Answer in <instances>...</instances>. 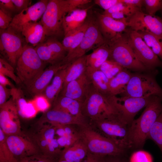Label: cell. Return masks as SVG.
Masks as SVG:
<instances>
[{"mask_svg":"<svg viewBox=\"0 0 162 162\" xmlns=\"http://www.w3.org/2000/svg\"><path fill=\"white\" fill-rule=\"evenodd\" d=\"M162 112V100L152 95L150 100L140 116L134 119L129 128L130 148L143 147L154 123Z\"/></svg>","mask_w":162,"mask_h":162,"instance_id":"cell-1","label":"cell"},{"mask_svg":"<svg viewBox=\"0 0 162 162\" xmlns=\"http://www.w3.org/2000/svg\"><path fill=\"white\" fill-rule=\"evenodd\" d=\"M82 111L83 115L92 122L118 116L122 117L117 97L98 92L92 84L82 103Z\"/></svg>","mask_w":162,"mask_h":162,"instance_id":"cell-2","label":"cell"},{"mask_svg":"<svg viewBox=\"0 0 162 162\" xmlns=\"http://www.w3.org/2000/svg\"><path fill=\"white\" fill-rule=\"evenodd\" d=\"M125 31L118 34L110 40L105 41L110 50L108 59L116 62L124 68L135 72L149 71L136 56Z\"/></svg>","mask_w":162,"mask_h":162,"instance_id":"cell-3","label":"cell"},{"mask_svg":"<svg viewBox=\"0 0 162 162\" xmlns=\"http://www.w3.org/2000/svg\"><path fill=\"white\" fill-rule=\"evenodd\" d=\"M79 127L78 132L80 139L86 147L88 152L102 156L122 157L127 151L93 129L88 124Z\"/></svg>","mask_w":162,"mask_h":162,"instance_id":"cell-4","label":"cell"},{"mask_svg":"<svg viewBox=\"0 0 162 162\" xmlns=\"http://www.w3.org/2000/svg\"><path fill=\"white\" fill-rule=\"evenodd\" d=\"M45 64L39 58L34 47L24 45L16 66L21 82L27 88L29 87L44 70Z\"/></svg>","mask_w":162,"mask_h":162,"instance_id":"cell-5","label":"cell"},{"mask_svg":"<svg viewBox=\"0 0 162 162\" xmlns=\"http://www.w3.org/2000/svg\"><path fill=\"white\" fill-rule=\"evenodd\" d=\"M156 70L132 73L130 80L121 96L145 98L156 95L162 100V88L155 77Z\"/></svg>","mask_w":162,"mask_h":162,"instance_id":"cell-6","label":"cell"},{"mask_svg":"<svg viewBox=\"0 0 162 162\" xmlns=\"http://www.w3.org/2000/svg\"><path fill=\"white\" fill-rule=\"evenodd\" d=\"M73 10L69 0H48L40 21L46 36L56 37L64 34V18Z\"/></svg>","mask_w":162,"mask_h":162,"instance_id":"cell-7","label":"cell"},{"mask_svg":"<svg viewBox=\"0 0 162 162\" xmlns=\"http://www.w3.org/2000/svg\"><path fill=\"white\" fill-rule=\"evenodd\" d=\"M102 134L126 151L130 149L129 125L121 116L92 122Z\"/></svg>","mask_w":162,"mask_h":162,"instance_id":"cell-8","label":"cell"},{"mask_svg":"<svg viewBox=\"0 0 162 162\" xmlns=\"http://www.w3.org/2000/svg\"><path fill=\"white\" fill-rule=\"evenodd\" d=\"M128 40L136 56L150 71L162 67V62L147 45L140 34L130 28L125 31Z\"/></svg>","mask_w":162,"mask_h":162,"instance_id":"cell-9","label":"cell"},{"mask_svg":"<svg viewBox=\"0 0 162 162\" xmlns=\"http://www.w3.org/2000/svg\"><path fill=\"white\" fill-rule=\"evenodd\" d=\"M96 19H90L89 26L79 46L64 61L68 64L85 55L88 51L94 50L105 43Z\"/></svg>","mask_w":162,"mask_h":162,"instance_id":"cell-10","label":"cell"},{"mask_svg":"<svg viewBox=\"0 0 162 162\" xmlns=\"http://www.w3.org/2000/svg\"><path fill=\"white\" fill-rule=\"evenodd\" d=\"M19 33L9 27L0 30V49L8 62L13 67L21 54L24 46L22 38Z\"/></svg>","mask_w":162,"mask_h":162,"instance_id":"cell-11","label":"cell"},{"mask_svg":"<svg viewBox=\"0 0 162 162\" xmlns=\"http://www.w3.org/2000/svg\"><path fill=\"white\" fill-rule=\"evenodd\" d=\"M34 48L42 61L51 65L64 62L67 54L62 44L55 37H49Z\"/></svg>","mask_w":162,"mask_h":162,"instance_id":"cell-12","label":"cell"},{"mask_svg":"<svg viewBox=\"0 0 162 162\" xmlns=\"http://www.w3.org/2000/svg\"><path fill=\"white\" fill-rule=\"evenodd\" d=\"M19 115L12 98L0 106V128L6 136L22 134Z\"/></svg>","mask_w":162,"mask_h":162,"instance_id":"cell-13","label":"cell"},{"mask_svg":"<svg viewBox=\"0 0 162 162\" xmlns=\"http://www.w3.org/2000/svg\"><path fill=\"white\" fill-rule=\"evenodd\" d=\"M127 27L137 32H149L162 37V19L154 15L138 11L128 18Z\"/></svg>","mask_w":162,"mask_h":162,"instance_id":"cell-14","label":"cell"},{"mask_svg":"<svg viewBox=\"0 0 162 162\" xmlns=\"http://www.w3.org/2000/svg\"><path fill=\"white\" fill-rule=\"evenodd\" d=\"M48 0H41L16 14L9 27L21 33L23 26L31 22H36L41 18L46 9Z\"/></svg>","mask_w":162,"mask_h":162,"instance_id":"cell-15","label":"cell"},{"mask_svg":"<svg viewBox=\"0 0 162 162\" xmlns=\"http://www.w3.org/2000/svg\"><path fill=\"white\" fill-rule=\"evenodd\" d=\"M6 141L9 148L18 160L41 153L32 139L22 134L6 136Z\"/></svg>","mask_w":162,"mask_h":162,"instance_id":"cell-16","label":"cell"},{"mask_svg":"<svg viewBox=\"0 0 162 162\" xmlns=\"http://www.w3.org/2000/svg\"><path fill=\"white\" fill-rule=\"evenodd\" d=\"M48 123L55 126L58 125H75L79 127L88 124L82 120L64 111L52 108L45 111L36 122L38 125Z\"/></svg>","mask_w":162,"mask_h":162,"instance_id":"cell-17","label":"cell"},{"mask_svg":"<svg viewBox=\"0 0 162 162\" xmlns=\"http://www.w3.org/2000/svg\"><path fill=\"white\" fill-rule=\"evenodd\" d=\"M152 96L145 98L117 97L118 107L122 118L130 125L138 112L148 104Z\"/></svg>","mask_w":162,"mask_h":162,"instance_id":"cell-18","label":"cell"},{"mask_svg":"<svg viewBox=\"0 0 162 162\" xmlns=\"http://www.w3.org/2000/svg\"><path fill=\"white\" fill-rule=\"evenodd\" d=\"M95 13L100 31L105 41L113 38L127 28L128 18L118 20L98 12Z\"/></svg>","mask_w":162,"mask_h":162,"instance_id":"cell-19","label":"cell"},{"mask_svg":"<svg viewBox=\"0 0 162 162\" xmlns=\"http://www.w3.org/2000/svg\"><path fill=\"white\" fill-rule=\"evenodd\" d=\"M91 83L86 71L78 78L64 87L59 95L65 96L82 103L85 100Z\"/></svg>","mask_w":162,"mask_h":162,"instance_id":"cell-20","label":"cell"},{"mask_svg":"<svg viewBox=\"0 0 162 162\" xmlns=\"http://www.w3.org/2000/svg\"><path fill=\"white\" fill-rule=\"evenodd\" d=\"M69 64L62 62L48 67L27 88L29 92L34 96L41 95L55 74L60 70L67 67Z\"/></svg>","mask_w":162,"mask_h":162,"instance_id":"cell-21","label":"cell"},{"mask_svg":"<svg viewBox=\"0 0 162 162\" xmlns=\"http://www.w3.org/2000/svg\"><path fill=\"white\" fill-rule=\"evenodd\" d=\"M21 33L26 42L34 47L44 42L46 36L40 21L31 22L24 24Z\"/></svg>","mask_w":162,"mask_h":162,"instance_id":"cell-22","label":"cell"},{"mask_svg":"<svg viewBox=\"0 0 162 162\" xmlns=\"http://www.w3.org/2000/svg\"><path fill=\"white\" fill-rule=\"evenodd\" d=\"M82 103L72 98L59 95L52 104V108L61 110L86 120L82 111Z\"/></svg>","mask_w":162,"mask_h":162,"instance_id":"cell-23","label":"cell"},{"mask_svg":"<svg viewBox=\"0 0 162 162\" xmlns=\"http://www.w3.org/2000/svg\"><path fill=\"white\" fill-rule=\"evenodd\" d=\"M90 20V19L86 20L81 26L64 35L62 44L67 52V56L69 55L80 44L89 26Z\"/></svg>","mask_w":162,"mask_h":162,"instance_id":"cell-24","label":"cell"},{"mask_svg":"<svg viewBox=\"0 0 162 162\" xmlns=\"http://www.w3.org/2000/svg\"><path fill=\"white\" fill-rule=\"evenodd\" d=\"M92 6H90L83 9L76 8L65 15L62 24L64 35L83 24L86 20L88 11Z\"/></svg>","mask_w":162,"mask_h":162,"instance_id":"cell-25","label":"cell"},{"mask_svg":"<svg viewBox=\"0 0 162 162\" xmlns=\"http://www.w3.org/2000/svg\"><path fill=\"white\" fill-rule=\"evenodd\" d=\"M88 153L86 147L79 139L72 146L64 148L61 152L58 160L68 162H82Z\"/></svg>","mask_w":162,"mask_h":162,"instance_id":"cell-26","label":"cell"},{"mask_svg":"<svg viewBox=\"0 0 162 162\" xmlns=\"http://www.w3.org/2000/svg\"><path fill=\"white\" fill-rule=\"evenodd\" d=\"M66 68L60 70L55 74L52 83L47 87L43 93L44 97L50 104H52L63 88Z\"/></svg>","mask_w":162,"mask_h":162,"instance_id":"cell-27","label":"cell"},{"mask_svg":"<svg viewBox=\"0 0 162 162\" xmlns=\"http://www.w3.org/2000/svg\"><path fill=\"white\" fill-rule=\"evenodd\" d=\"M86 73L97 91L102 94L111 95L109 90L110 80L100 70L87 67Z\"/></svg>","mask_w":162,"mask_h":162,"instance_id":"cell-28","label":"cell"},{"mask_svg":"<svg viewBox=\"0 0 162 162\" xmlns=\"http://www.w3.org/2000/svg\"><path fill=\"white\" fill-rule=\"evenodd\" d=\"M110 50L107 44H104L93 50L89 55H86L87 67L99 69L102 64L108 59Z\"/></svg>","mask_w":162,"mask_h":162,"instance_id":"cell-29","label":"cell"},{"mask_svg":"<svg viewBox=\"0 0 162 162\" xmlns=\"http://www.w3.org/2000/svg\"><path fill=\"white\" fill-rule=\"evenodd\" d=\"M86 68V55L70 63L66 68L63 88L69 82L80 77L85 73Z\"/></svg>","mask_w":162,"mask_h":162,"instance_id":"cell-30","label":"cell"},{"mask_svg":"<svg viewBox=\"0 0 162 162\" xmlns=\"http://www.w3.org/2000/svg\"><path fill=\"white\" fill-rule=\"evenodd\" d=\"M131 74L128 69L124 68L110 80L109 90L111 95L116 96L124 92L130 80Z\"/></svg>","mask_w":162,"mask_h":162,"instance_id":"cell-31","label":"cell"},{"mask_svg":"<svg viewBox=\"0 0 162 162\" xmlns=\"http://www.w3.org/2000/svg\"><path fill=\"white\" fill-rule=\"evenodd\" d=\"M154 53L161 60L162 62V37L149 32H137Z\"/></svg>","mask_w":162,"mask_h":162,"instance_id":"cell-32","label":"cell"},{"mask_svg":"<svg viewBox=\"0 0 162 162\" xmlns=\"http://www.w3.org/2000/svg\"><path fill=\"white\" fill-rule=\"evenodd\" d=\"M148 139L153 141L159 148L162 153V112L153 124Z\"/></svg>","mask_w":162,"mask_h":162,"instance_id":"cell-33","label":"cell"},{"mask_svg":"<svg viewBox=\"0 0 162 162\" xmlns=\"http://www.w3.org/2000/svg\"><path fill=\"white\" fill-rule=\"evenodd\" d=\"M6 136L0 128V162H18V159L8 147Z\"/></svg>","mask_w":162,"mask_h":162,"instance_id":"cell-34","label":"cell"},{"mask_svg":"<svg viewBox=\"0 0 162 162\" xmlns=\"http://www.w3.org/2000/svg\"><path fill=\"white\" fill-rule=\"evenodd\" d=\"M124 69L116 62L109 59L105 61L99 68L109 80L115 77Z\"/></svg>","mask_w":162,"mask_h":162,"instance_id":"cell-35","label":"cell"},{"mask_svg":"<svg viewBox=\"0 0 162 162\" xmlns=\"http://www.w3.org/2000/svg\"><path fill=\"white\" fill-rule=\"evenodd\" d=\"M23 95L21 90L15 87L11 88L12 98L17 108L19 114H20L22 116L24 115L27 104Z\"/></svg>","mask_w":162,"mask_h":162,"instance_id":"cell-36","label":"cell"},{"mask_svg":"<svg viewBox=\"0 0 162 162\" xmlns=\"http://www.w3.org/2000/svg\"><path fill=\"white\" fill-rule=\"evenodd\" d=\"M0 73L13 80L17 84L21 82L14 73V67L3 58H0Z\"/></svg>","mask_w":162,"mask_h":162,"instance_id":"cell-37","label":"cell"},{"mask_svg":"<svg viewBox=\"0 0 162 162\" xmlns=\"http://www.w3.org/2000/svg\"><path fill=\"white\" fill-rule=\"evenodd\" d=\"M129 162H153L152 156L148 152L139 150L134 152L131 155Z\"/></svg>","mask_w":162,"mask_h":162,"instance_id":"cell-38","label":"cell"},{"mask_svg":"<svg viewBox=\"0 0 162 162\" xmlns=\"http://www.w3.org/2000/svg\"><path fill=\"white\" fill-rule=\"evenodd\" d=\"M56 159L41 153L24 157L18 160V162H58Z\"/></svg>","mask_w":162,"mask_h":162,"instance_id":"cell-39","label":"cell"},{"mask_svg":"<svg viewBox=\"0 0 162 162\" xmlns=\"http://www.w3.org/2000/svg\"><path fill=\"white\" fill-rule=\"evenodd\" d=\"M146 14L154 15L157 11L162 9V0H143Z\"/></svg>","mask_w":162,"mask_h":162,"instance_id":"cell-40","label":"cell"},{"mask_svg":"<svg viewBox=\"0 0 162 162\" xmlns=\"http://www.w3.org/2000/svg\"><path fill=\"white\" fill-rule=\"evenodd\" d=\"M13 19L12 13L0 8V28L5 29L8 28Z\"/></svg>","mask_w":162,"mask_h":162,"instance_id":"cell-41","label":"cell"},{"mask_svg":"<svg viewBox=\"0 0 162 162\" xmlns=\"http://www.w3.org/2000/svg\"><path fill=\"white\" fill-rule=\"evenodd\" d=\"M94 1L95 4L99 6L105 11L118 3L119 0H95Z\"/></svg>","mask_w":162,"mask_h":162,"instance_id":"cell-42","label":"cell"},{"mask_svg":"<svg viewBox=\"0 0 162 162\" xmlns=\"http://www.w3.org/2000/svg\"><path fill=\"white\" fill-rule=\"evenodd\" d=\"M11 95V88L9 89L6 86L0 84V106L4 104Z\"/></svg>","mask_w":162,"mask_h":162,"instance_id":"cell-43","label":"cell"},{"mask_svg":"<svg viewBox=\"0 0 162 162\" xmlns=\"http://www.w3.org/2000/svg\"><path fill=\"white\" fill-rule=\"evenodd\" d=\"M16 8V11L20 13L30 6L32 1L30 0H12Z\"/></svg>","mask_w":162,"mask_h":162,"instance_id":"cell-44","label":"cell"},{"mask_svg":"<svg viewBox=\"0 0 162 162\" xmlns=\"http://www.w3.org/2000/svg\"><path fill=\"white\" fill-rule=\"evenodd\" d=\"M50 104L44 98H37L34 102V105L38 110L41 111H46L49 106Z\"/></svg>","mask_w":162,"mask_h":162,"instance_id":"cell-45","label":"cell"},{"mask_svg":"<svg viewBox=\"0 0 162 162\" xmlns=\"http://www.w3.org/2000/svg\"><path fill=\"white\" fill-rule=\"evenodd\" d=\"M0 8L11 13L16 11L15 6L12 0H0Z\"/></svg>","mask_w":162,"mask_h":162,"instance_id":"cell-46","label":"cell"},{"mask_svg":"<svg viewBox=\"0 0 162 162\" xmlns=\"http://www.w3.org/2000/svg\"><path fill=\"white\" fill-rule=\"evenodd\" d=\"M106 157L97 155L88 152L86 158L82 162H105Z\"/></svg>","mask_w":162,"mask_h":162,"instance_id":"cell-47","label":"cell"},{"mask_svg":"<svg viewBox=\"0 0 162 162\" xmlns=\"http://www.w3.org/2000/svg\"><path fill=\"white\" fill-rule=\"evenodd\" d=\"M121 2L125 4L141 10L143 5V0H120Z\"/></svg>","mask_w":162,"mask_h":162,"instance_id":"cell-48","label":"cell"},{"mask_svg":"<svg viewBox=\"0 0 162 162\" xmlns=\"http://www.w3.org/2000/svg\"><path fill=\"white\" fill-rule=\"evenodd\" d=\"M105 15L107 16L114 19L118 20L128 18L121 11L116 12Z\"/></svg>","mask_w":162,"mask_h":162,"instance_id":"cell-49","label":"cell"},{"mask_svg":"<svg viewBox=\"0 0 162 162\" xmlns=\"http://www.w3.org/2000/svg\"><path fill=\"white\" fill-rule=\"evenodd\" d=\"M0 84L6 86H8L11 87V88H15L14 86L6 76L0 73Z\"/></svg>","mask_w":162,"mask_h":162,"instance_id":"cell-50","label":"cell"},{"mask_svg":"<svg viewBox=\"0 0 162 162\" xmlns=\"http://www.w3.org/2000/svg\"><path fill=\"white\" fill-rule=\"evenodd\" d=\"M121 157L107 156L106 157L105 162H128Z\"/></svg>","mask_w":162,"mask_h":162,"instance_id":"cell-51","label":"cell"},{"mask_svg":"<svg viewBox=\"0 0 162 162\" xmlns=\"http://www.w3.org/2000/svg\"><path fill=\"white\" fill-rule=\"evenodd\" d=\"M58 162H68L67 161L64 160H58Z\"/></svg>","mask_w":162,"mask_h":162,"instance_id":"cell-52","label":"cell"}]
</instances>
